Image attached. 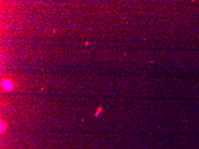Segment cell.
<instances>
[{"label": "cell", "instance_id": "1", "mask_svg": "<svg viewBox=\"0 0 199 149\" xmlns=\"http://www.w3.org/2000/svg\"><path fill=\"white\" fill-rule=\"evenodd\" d=\"M3 86L5 89H7V90H10V89H11L13 87L11 82L9 81V80L7 79H5L4 81Z\"/></svg>", "mask_w": 199, "mask_h": 149}]
</instances>
